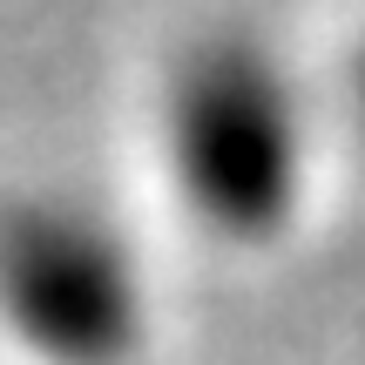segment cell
<instances>
[{
  "mask_svg": "<svg viewBox=\"0 0 365 365\" xmlns=\"http://www.w3.org/2000/svg\"><path fill=\"white\" fill-rule=\"evenodd\" d=\"M156 325L129 230L88 196L21 190L0 203V331L34 365H135Z\"/></svg>",
  "mask_w": 365,
  "mask_h": 365,
  "instance_id": "2",
  "label": "cell"
},
{
  "mask_svg": "<svg viewBox=\"0 0 365 365\" xmlns=\"http://www.w3.org/2000/svg\"><path fill=\"white\" fill-rule=\"evenodd\" d=\"M163 163L210 237L264 244L291 223L312 170V122L291 68L250 34H210L170 68Z\"/></svg>",
  "mask_w": 365,
  "mask_h": 365,
  "instance_id": "1",
  "label": "cell"
}]
</instances>
